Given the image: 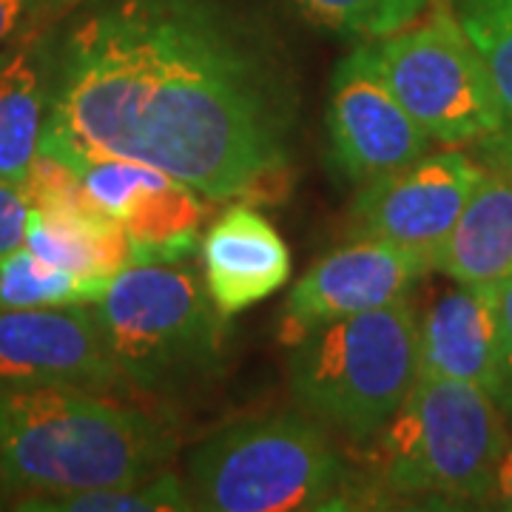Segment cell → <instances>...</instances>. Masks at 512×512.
<instances>
[{
	"label": "cell",
	"mask_w": 512,
	"mask_h": 512,
	"mask_svg": "<svg viewBox=\"0 0 512 512\" xmlns=\"http://www.w3.org/2000/svg\"><path fill=\"white\" fill-rule=\"evenodd\" d=\"M296 120L288 57L225 0H94L57 32L40 154L154 165L225 202L285 174Z\"/></svg>",
	"instance_id": "cell-1"
},
{
	"label": "cell",
	"mask_w": 512,
	"mask_h": 512,
	"mask_svg": "<svg viewBox=\"0 0 512 512\" xmlns=\"http://www.w3.org/2000/svg\"><path fill=\"white\" fill-rule=\"evenodd\" d=\"M177 430L120 396L80 387H0V495H57L154 476Z\"/></svg>",
	"instance_id": "cell-2"
},
{
	"label": "cell",
	"mask_w": 512,
	"mask_h": 512,
	"mask_svg": "<svg viewBox=\"0 0 512 512\" xmlns=\"http://www.w3.org/2000/svg\"><path fill=\"white\" fill-rule=\"evenodd\" d=\"M92 311L134 396L185 402L225 367L228 316L191 268L131 265L111 276Z\"/></svg>",
	"instance_id": "cell-3"
},
{
	"label": "cell",
	"mask_w": 512,
	"mask_h": 512,
	"mask_svg": "<svg viewBox=\"0 0 512 512\" xmlns=\"http://www.w3.org/2000/svg\"><path fill=\"white\" fill-rule=\"evenodd\" d=\"M194 510H350L356 481L348 461L311 413H271L225 424L185 456Z\"/></svg>",
	"instance_id": "cell-4"
},
{
	"label": "cell",
	"mask_w": 512,
	"mask_h": 512,
	"mask_svg": "<svg viewBox=\"0 0 512 512\" xmlns=\"http://www.w3.org/2000/svg\"><path fill=\"white\" fill-rule=\"evenodd\" d=\"M373 444V498L436 510L484 507L510 427L487 390L419 376Z\"/></svg>",
	"instance_id": "cell-5"
},
{
	"label": "cell",
	"mask_w": 512,
	"mask_h": 512,
	"mask_svg": "<svg viewBox=\"0 0 512 512\" xmlns=\"http://www.w3.org/2000/svg\"><path fill=\"white\" fill-rule=\"evenodd\" d=\"M419 379V313L399 299L313 330L291 348L296 402L356 447L382 436Z\"/></svg>",
	"instance_id": "cell-6"
},
{
	"label": "cell",
	"mask_w": 512,
	"mask_h": 512,
	"mask_svg": "<svg viewBox=\"0 0 512 512\" xmlns=\"http://www.w3.org/2000/svg\"><path fill=\"white\" fill-rule=\"evenodd\" d=\"M365 43L387 86L433 143L476 146L507 128L493 80L453 9L439 6L430 18Z\"/></svg>",
	"instance_id": "cell-7"
},
{
	"label": "cell",
	"mask_w": 512,
	"mask_h": 512,
	"mask_svg": "<svg viewBox=\"0 0 512 512\" xmlns=\"http://www.w3.org/2000/svg\"><path fill=\"white\" fill-rule=\"evenodd\" d=\"M484 163L467 151L444 146L416 163L365 183L350 211V237L393 242L430 262L461 217Z\"/></svg>",
	"instance_id": "cell-8"
},
{
	"label": "cell",
	"mask_w": 512,
	"mask_h": 512,
	"mask_svg": "<svg viewBox=\"0 0 512 512\" xmlns=\"http://www.w3.org/2000/svg\"><path fill=\"white\" fill-rule=\"evenodd\" d=\"M325 126L330 163L345 180L362 185L416 163L433 143L387 86L365 40L336 63Z\"/></svg>",
	"instance_id": "cell-9"
},
{
	"label": "cell",
	"mask_w": 512,
	"mask_h": 512,
	"mask_svg": "<svg viewBox=\"0 0 512 512\" xmlns=\"http://www.w3.org/2000/svg\"><path fill=\"white\" fill-rule=\"evenodd\" d=\"M427 274V259L384 239L356 237L293 285L279 311V342L293 348L313 330L407 299Z\"/></svg>",
	"instance_id": "cell-10"
},
{
	"label": "cell",
	"mask_w": 512,
	"mask_h": 512,
	"mask_svg": "<svg viewBox=\"0 0 512 512\" xmlns=\"http://www.w3.org/2000/svg\"><path fill=\"white\" fill-rule=\"evenodd\" d=\"M80 387L131 399L92 305L0 311V387Z\"/></svg>",
	"instance_id": "cell-11"
},
{
	"label": "cell",
	"mask_w": 512,
	"mask_h": 512,
	"mask_svg": "<svg viewBox=\"0 0 512 512\" xmlns=\"http://www.w3.org/2000/svg\"><path fill=\"white\" fill-rule=\"evenodd\" d=\"M83 188L120 222L143 262H177L197 245L205 197L165 171L134 160H80L69 165Z\"/></svg>",
	"instance_id": "cell-12"
},
{
	"label": "cell",
	"mask_w": 512,
	"mask_h": 512,
	"mask_svg": "<svg viewBox=\"0 0 512 512\" xmlns=\"http://www.w3.org/2000/svg\"><path fill=\"white\" fill-rule=\"evenodd\" d=\"M419 376L501 393V313L495 282L441 291L419 316Z\"/></svg>",
	"instance_id": "cell-13"
},
{
	"label": "cell",
	"mask_w": 512,
	"mask_h": 512,
	"mask_svg": "<svg viewBox=\"0 0 512 512\" xmlns=\"http://www.w3.org/2000/svg\"><path fill=\"white\" fill-rule=\"evenodd\" d=\"M202 279L228 319L274 296L291 279V251L251 205L225 208L202 237Z\"/></svg>",
	"instance_id": "cell-14"
},
{
	"label": "cell",
	"mask_w": 512,
	"mask_h": 512,
	"mask_svg": "<svg viewBox=\"0 0 512 512\" xmlns=\"http://www.w3.org/2000/svg\"><path fill=\"white\" fill-rule=\"evenodd\" d=\"M57 29L37 26L0 49V180L23 188L52 109Z\"/></svg>",
	"instance_id": "cell-15"
},
{
	"label": "cell",
	"mask_w": 512,
	"mask_h": 512,
	"mask_svg": "<svg viewBox=\"0 0 512 512\" xmlns=\"http://www.w3.org/2000/svg\"><path fill=\"white\" fill-rule=\"evenodd\" d=\"M433 271L453 282H498L512 271V180L484 165V177L447 234Z\"/></svg>",
	"instance_id": "cell-16"
},
{
	"label": "cell",
	"mask_w": 512,
	"mask_h": 512,
	"mask_svg": "<svg viewBox=\"0 0 512 512\" xmlns=\"http://www.w3.org/2000/svg\"><path fill=\"white\" fill-rule=\"evenodd\" d=\"M12 510L23 512H177L194 510L185 478L174 470H160L154 476L114 484V487H94L77 493L57 495H26L12 501Z\"/></svg>",
	"instance_id": "cell-17"
},
{
	"label": "cell",
	"mask_w": 512,
	"mask_h": 512,
	"mask_svg": "<svg viewBox=\"0 0 512 512\" xmlns=\"http://www.w3.org/2000/svg\"><path fill=\"white\" fill-rule=\"evenodd\" d=\"M106 285L109 279L80 276L49 265L26 245L0 256V311L92 305Z\"/></svg>",
	"instance_id": "cell-18"
},
{
	"label": "cell",
	"mask_w": 512,
	"mask_h": 512,
	"mask_svg": "<svg viewBox=\"0 0 512 512\" xmlns=\"http://www.w3.org/2000/svg\"><path fill=\"white\" fill-rule=\"evenodd\" d=\"M453 12L490 74L512 128V0H453Z\"/></svg>",
	"instance_id": "cell-19"
},
{
	"label": "cell",
	"mask_w": 512,
	"mask_h": 512,
	"mask_svg": "<svg viewBox=\"0 0 512 512\" xmlns=\"http://www.w3.org/2000/svg\"><path fill=\"white\" fill-rule=\"evenodd\" d=\"M430 0H296L319 26L345 37L379 40L424 18Z\"/></svg>",
	"instance_id": "cell-20"
},
{
	"label": "cell",
	"mask_w": 512,
	"mask_h": 512,
	"mask_svg": "<svg viewBox=\"0 0 512 512\" xmlns=\"http://www.w3.org/2000/svg\"><path fill=\"white\" fill-rule=\"evenodd\" d=\"M74 0H0V46L15 37L49 26V18Z\"/></svg>",
	"instance_id": "cell-21"
},
{
	"label": "cell",
	"mask_w": 512,
	"mask_h": 512,
	"mask_svg": "<svg viewBox=\"0 0 512 512\" xmlns=\"http://www.w3.org/2000/svg\"><path fill=\"white\" fill-rule=\"evenodd\" d=\"M32 205L26 191L18 185L0 180V256L12 254L26 242Z\"/></svg>",
	"instance_id": "cell-22"
},
{
	"label": "cell",
	"mask_w": 512,
	"mask_h": 512,
	"mask_svg": "<svg viewBox=\"0 0 512 512\" xmlns=\"http://www.w3.org/2000/svg\"><path fill=\"white\" fill-rule=\"evenodd\" d=\"M498 313H501V393L498 407L512 424V274L495 282Z\"/></svg>",
	"instance_id": "cell-23"
},
{
	"label": "cell",
	"mask_w": 512,
	"mask_h": 512,
	"mask_svg": "<svg viewBox=\"0 0 512 512\" xmlns=\"http://www.w3.org/2000/svg\"><path fill=\"white\" fill-rule=\"evenodd\" d=\"M476 151L481 163L501 171V174H507L512 180V128H504V131H498L493 137L476 143Z\"/></svg>",
	"instance_id": "cell-24"
},
{
	"label": "cell",
	"mask_w": 512,
	"mask_h": 512,
	"mask_svg": "<svg viewBox=\"0 0 512 512\" xmlns=\"http://www.w3.org/2000/svg\"><path fill=\"white\" fill-rule=\"evenodd\" d=\"M484 507L512 512V439L510 444H507V450L501 453L498 467H495L493 490H490V498H487Z\"/></svg>",
	"instance_id": "cell-25"
},
{
	"label": "cell",
	"mask_w": 512,
	"mask_h": 512,
	"mask_svg": "<svg viewBox=\"0 0 512 512\" xmlns=\"http://www.w3.org/2000/svg\"><path fill=\"white\" fill-rule=\"evenodd\" d=\"M510 274H512V271H510ZM510 274H507V276H510Z\"/></svg>",
	"instance_id": "cell-26"
}]
</instances>
